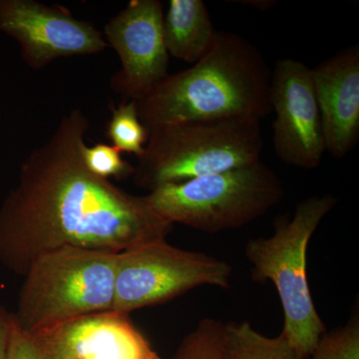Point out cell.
<instances>
[{"label":"cell","mask_w":359,"mask_h":359,"mask_svg":"<svg viewBox=\"0 0 359 359\" xmlns=\"http://www.w3.org/2000/svg\"><path fill=\"white\" fill-rule=\"evenodd\" d=\"M90 129L80 108L21 164L18 182L0 205V264L25 276L44 252L63 247L121 252L166 240L174 224L143 196L90 172L83 151Z\"/></svg>","instance_id":"cell-1"},{"label":"cell","mask_w":359,"mask_h":359,"mask_svg":"<svg viewBox=\"0 0 359 359\" xmlns=\"http://www.w3.org/2000/svg\"><path fill=\"white\" fill-rule=\"evenodd\" d=\"M271 72L263 54L240 35L218 32L209 52L188 69L168 74L136 101L150 130L188 121L257 119L271 115Z\"/></svg>","instance_id":"cell-2"},{"label":"cell","mask_w":359,"mask_h":359,"mask_svg":"<svg viewBox=\"0 0 359 359\" xmlns=\"http://www.w3.org/2000/svg\"><path fill=\"white\" fill-rule=\"evenodd\" d=\"M337 203L330 194L306 198L297 205L292 217L276 219L273 235L252 238L245 248L252 280L269 282L276 287L283 313L280 334L302 359L311 356L327 332L309 290L308 248L318 226Z\"/></svg>","instance_id":"cell-3"},{"label":"cell","mask_w":359,"mask_h":359,"mask_svg":"<svg viewBox=\"0 0 359 359\" xmlns=\"http://www.w3.org/2000/svg\"><path fill=\"white\" fill-rule=\"evenodd\" d=\"M264 147L257 119L188 121L149 131L143 154L137 158L134 183L149 192L230 171L261 161Z\"/></svg>","instance_id":"cell-4"},{"label":"cell","mask_w":359,"mask_h":359,"mask_svg":"<svg viewBox=\"0 0 359 359\" xmlns=\"http://www.w3.org/2000/svg\"><path fill=\"white\" fill-rule=\"evenodd\" d=\"M118 252L63 247L40 255L25 273L13 313L36 332L87 314L111 311Z\"/></svg>","instance_id":"cell-5"},{"label":"cell","mask_w":359,"mask_h":359,"mask_svg":"<svg viewBox=\"0 0 359 359\" xmlns=\"http://www.w3.org/2000/svg\"><path fill=\"white\" fill-rule=\"evenodd\" d=\"M158 215L204 233L236 230L261 218L285 197L273 169L249 166L157 187L143 196Z\"/></svg>","instance_id":"cell-6"},{"label":"cell","mask_w":359,"mask_h":359,"mask_svg":"<svg viewBox=\"0 0 359 359\" xmlns=\"http://www.w3.org/2000/svg\"><path fill=\"white\" fill-rule=\"evenodd\" d=\"M231 276L223 259L155 241L118 252L112 311L129 316L204 285L229 289Z\"/></svg>","instance_id":"cell-7"},{"label":"cell","mask_w":359,"mask_h":359,"mask_svg":"<svg viewBox=\"0 0 359 359\" xmlns=\"http://www.w3.org/2000/svg\"><path fill=\"white\" fill-rule=\"evenodd\" d=\"M0 32L20 43L21 57L35 70L58 58L101 53L109 47L89 21L35 0H0Z\"/></svg>","instance_id":"cell-8"},{"label":"cell","mask_w":359,"mask_h":359,"mask_svg":"<svg viewBox=\"0 0 359 359\" xmlns=\"http://www.w3.org/2000/svg\"><path fill=\"white\" fill-rule=\"evenodd\" d=\"M163 22L159 0H131L104 26V39L121 62L110 87L122 102H136L167 76L169 53Z\"/></svg>","instance_id":"cell-9"},{"label":"cell","mask_w":359,"mask_h":359,"mask_svg":"<svg viewBox=\"0 0 359 359\" xmlns=\"http://www.w3.org/2000/svg\"><path fill=\"white\" fill-rule=\"evenodd\" d=\"M269 102L276 114V156L290 166H320L327 151L311 68L295 59H280L271 73Z\"/></svg>","instance_id":"cell-10"},{"label":"cell","mask_w":359,"mask_h":359,"mask_svg":"<svg viewBox=\"0 0 359 359\" xmlns=\"http://www.w3.org/2000/svg\"><path fill=\"white\" fill-rule=\"evenodd\" d=\"M29 334L45 359H162L129 316L112 311Z\"/></svg>","instance_id":"cell-11"},{"label":"cell","mask_w":359,"mask_h":359,"mask_svg":"<svg viewBox=\"0 0 359 359\" xmlns=\"http://www.w3.org/2000/svg\"><path fill=\"white\" fill-rule=\"evenodd\" d=\"M325 151L342 159L359 137V46L351 45L311 68Z\"/></svg>","instance_id":"cell-12"},{"label":"cell","mask_w":359,"mask_h":359,"mask_svg":"<svg viewBox=\"0 0 359 359\" xmlns=\"http://www.w3.org/2000/svg\"><path fill=\"white\" fill-rule=\"evenodd\" d=\"M163 32L169 55L194 65L209 52L218 34L202 0H171Z\"/></svg>","instance_id":"cell-13"},{"label":"cell","mask_w":359,"mask_h":359,"mask_svg":"<svg viewBox=\"0 0 359 359\" xmlns=\"http://www.w3.org/2000/svg\"><path fill=\"white\" fill-rule=\"evenodd\" d=\"M224 359H302L282 334L269 337L248 321L224 323Z\"/></svg>","instance_id":"cell-14"},{"label":"cell","mask_w":359,"mask_h":359,"mask_svg":"<svg viewBox=\"0 0 359 359\" xmlns=\"http://www.w3.org/2000/svg\"><path fill=\"white\" fill-rule=\"evenodd\" d=\"M111 112L106 132L111 145L121 152L140 157L145 150L149 132L139 118L136 102H122L118 107L111 108Z\"/></svg>","instance_id":"cell-15"},{"label":"cell","mask_w":359,"mask_h":359,"mask_svg":"<svg viewBox=\"0 0 359 359\" xmlns=\"http://www.w3.org/2000/svg\"><path fill=\"white\" fill-rule=\"evenodd\" d=\"M169 359H224V323L212 318L201 320Z\"/></svg>","instance_id":"cell-16"},{"label":"cell","mask_w":359,"mask_h":359,"mask_svg":"<svg viewBox=\"0 0 359 359\" xmlns=\"http://www.w3.org/2000/svg\"><path fill=\"white\" fill-rule=\"evenodd\" d=\"M308 359H359L358 313L342 327L325 332Z\"/></svg>","instance_id":"cell-17"},{"label":"cell","mask_w":359,"mask_h":359,"mask_svg":"<svg viewBox=\"0 0 359 359\" xmlns=\"http://www.w3.org/2000/svg\"><path fill=\"white\" fill-rule=\"evenodd\" d=\"M121 153L108 144L99 143L91 147L86 146L83 151L84 163L90 172L100 178L126 179L133 176L135 166L123 159Z\"/></svg>","instance_id":"cell-18"},{"label":"cell","mask_w":359,"mask_h":359,"mask_svg":"<svg viewBox=\"0 0 359 359\" xmlns=\"http://www.w3.org/2000/svg\"><path fill=\"white\" fill-rule=\"evenodd\" d=\"M7 359H45L32 335L21 330L14 318Z\"/></svg>","instance_id":"cell-19"},{"label":"cell","mask_w":359,"mask_h":359,"mask_svg":"<svg viewBox=\"0 0 359 359\" xmlns=\"http://www.w3.org/2000/svg\"><path fill=\"white\" fill-rule=\"evenodd\" d=\"M13 323V313H8L4 306H0V359H7L8 355Z\"/></svg>","instance_id":"cell-20"}]
</instances>
